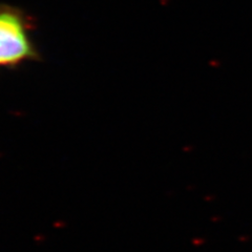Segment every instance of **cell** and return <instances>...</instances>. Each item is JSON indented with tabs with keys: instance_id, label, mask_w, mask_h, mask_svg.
Segmentation results:
<instances>
[{
	"instance_id": "cell-1",
	"label": "cell",
	"mask_w": 252,
	"mask_h": 252,
	"mask_svg": "<svg viewBox=\"0 0 252 252\" xmlns=\"http://www.w3.org/2000/svg\"><path fill=\"white\" fill-rule=\"evenodd\" d=\"M33 26L25 11L0 5V70L17 68L39 58Z\"/></svg>"
}]
</instances>
